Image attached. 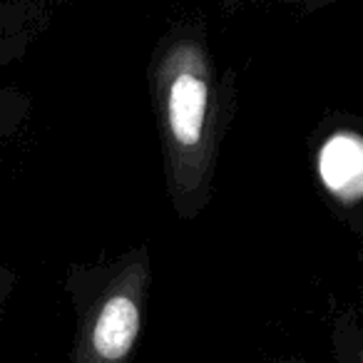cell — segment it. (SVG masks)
<instances>
[{
  "label": "cell",
  "instance_id": "obj_5",
  "mask_svg": "<svg viewBox=\"0 0 363 363\" xmlns=\"http://www.w3.org/2000/svg\"><path fill=\"white\" fill-rule=\"evenodd\" d=\"M13 52L16 50H13L11 43H0V67L11 60ZM23 112L26 110H23L16 100H11V97H6L3 92H0V142H6L13 132H18L21 120H23Z\"/></svg>",
  "mask_w": 363,
  "mask_h": 363
},
{
  "label": "cell",
  "instance_id": "obj_1",
  "mask_svg": "<svg viewBox=\"0 0 363 363\" xmlns=\"http://www.w3.org/2000/svg\"><path fill=\"white\" fill-rule=\"evenodd\" d=\"M155 97L167 197L177 217L192 222L209 207L222 145L217 97L197 48H177L167 57Z\"/></svg>",
  "mask_w": 363,
  "mask_h": 363
},
{
  "label": "cell",
  "instance_id": "obj_6",
  "mask_svg": "<svg viewBox=\"0 0 363 363\" xmlns=\"http://www.w3.org/2000/svg\"><path fill=\"white\" fill-rule=\"evenodd\" d=\"M13 289H16V277H13V272H8L6 267H0V316L6 311V303H8V298H11Z\"/></svg>",
  "mask_w": 363,
  "mask_h": 363
},
{
  "label": "cell",
  "instance_id": "obj_3",
  "mask_svg": "<svg viewBox=\"0 0 363 363\" xmlns=\"http://www.w3.org/2000/svg\"><path fill=\"white\" fill-rule=\"evenodd\" d=\"M318 177L338 207L361 209L363 204V135L336 130L318 150Z\"/></svg>",
  "mask_w": 363,
  "mask_h": 363
},
{
  "label": "cell",
  "instance_id": "obj_4",
  "mask_svg": "<svg viewBox=\"0 0 363 363\" xmlns=\"http://www.w3.org/2000/svg\"><path fill=\"white\" fill-rule=\"evenodd\" d=\"M336 363H363V301L346 308L333 323Z\"/></svg>",
  "mask_w": 363,
  "mask_h": 363
},
{
  "label": "cell",
  "instance_id": "obj_7",
  "mask_svg": "<svg viewBox=\"0 0 363 363\" xmlns=\"http://www.w3.org/2000/svg\"><path fill=\"white\" fill-rule=\"evenodd\" d=\"M277 363H281V361H277Z\"/></svg>",
  "mask_w": 363,
  "mask_h": 363
},
{
  "label": "cell",
  "instance_id": "obj_2",
  "mask_svg": "<svg viewBox=\"0 0 363 363\" xmlns=\"http://www.w3.org/2000/svg\"><path fill=\"white\" fill-rule=\"evenodd\" d=\"M152 286L150 247L130 249L112 262L75 269L67 291L77 326L67 363H130L140 341Z\"/></svg>",
  "mask_w": 363,
  "mask_h": 363
}]
</instances>
